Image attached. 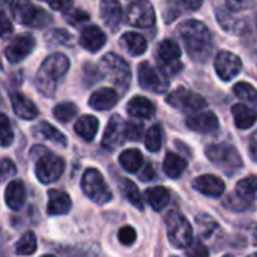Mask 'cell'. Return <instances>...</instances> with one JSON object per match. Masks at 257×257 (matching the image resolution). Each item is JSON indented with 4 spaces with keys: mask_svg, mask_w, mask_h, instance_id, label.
<instances>
[{
    "mask_svg": "<svg viewBox=\"0 0 257 257\" xmlns=\"http://www.w3.org/2000/svg\"><path fill=\"white\" fill-rule=\"evenodd\" d=\"M179 35L191 59L197 62H205L209 57L212 51V36L203 23L197 20L184 21L179 26Z\"/></svg>",
    "mask_w": 257,
    "mask_h": 257,
    "instance_id": "6da1fadb",
    "label": "cell"
},
{
    "mask_svg": "<svg viewBox=\"0 0 257 257\" xmlns=\"http://www.w3.org/2000/svg\"><path fill=\"white\" fill-rule=\"evenodd\" d=\"M68 68H69V60L65 54L54 53V54L48 56L42 62V65L36 74L38 90L45 96H51L56 90L57 81L66 74Z\"/></svg>",
    "mask_w": 257,
    "mask_h": 257,
    "instance_id": "7a4b0ae2",
    "label": "cell"
},
{
    "mask_svg": "<svg viewBox=\"0 0 257 257\" xmlns=\"http://www.w3.org/2000/svg\"><path fill=\"white\" fill-rule=\"evenodd\" d=\"M11 11L15 21L29 27L42 29L51 23V15L42 8L35 6L30 0H12Z\"/></svg>",
    "mask_w": 257,
    "mask_h": 257,
    "instance_id": "3957f363",
    "label": "cell"
},
{
    "mask_svg": "<svg viewBox=\"0 0 257 257\" xmlns=\"http://www.w3.org/2000/svg\"><path fill=\"white\" fill-rule=\"evenodd\" d=\"M33 151L38 152L35 173H36V178L39 179V182H42V184L56 182L65 170L63 158L45 151L44 148H35Z\"/></svg>",
    "mask_w": 257,
    "mask_h": 257,
    "instance_id": "277c9868",
    "label": "cell"
},
{
    "mask_svg": "<svg viewBox=\"0 0 257 257\" xmlns=\"http://www.w3.org/2000/svg\"><path fill=\"white\" fill-rule=\"evenodd\" d=\"M99 69L116 87L126 90L131 83V71L128 63L117 54L108 53L101 59Z\"/></svg>",
    "mask_w": 257,
    "mask_h": 257,
    "instance_id": "5b68a950",
    "label": "cell"
},
{
    "mask_svg": "<svg viewBox=\"0 0 257 257\" xmlns=\"http://www.w3.org/2000/svg\"><path fill=\"white\" fill-rule=\"evenodd\" d=\"M167 236L176 248H187L193 241V227L188 220L178 211H170L166 215Z\"/></svg>",
    "mask_w": 257,
    "mask_h": 257,
    "instance_id": "8992f818",
    "label": "cell"
},
{
    "mask_svg": "<svg viewBox=\"0 0 257 257\" xmlns=\"http://www.w3.org/2000/svg\"><path fill=\"white\" fill-rule=\"evenodd\" d=\"M81 188L83 193L95 203L104 205L108 203L113 197L108 185L105 184L102 175L96 169H87L81 178Z\"/></svg>",
    "mask_w": 257,
    "mask_h": 257,
    "instance_id": "52a82bcc",
    "label": "cell"
},
{
    "mask_svg": "<svg viewBox=\"0 0 257 257\" xmlns=\"http://www.w3.org/2000/svg\"><path fill=\"white\" fill-rule=\"evenodd\" d=\"M206 157L218 167H221L226 172H233L242 167V160L239 152L226 143L220 145H211L206 148Z\"/></svg>",
    "mask_w": 257,
    "mask_h": 257,
    "instance_id": "ba28073f",
    "label": "cell"
},
{
    "mask_svg": "<svg viewBox=\"0 0 257 257\" xmlns=\"http://www.w3.org/2000/svg\"><path fill=\"white\" fill-rule=\"evenodd\" d=\"M167 104H170L178 110L190 111V113L199 111L206 107V101L203 96L185 87H178L176 90H173L167 96Z\"/></svg>",
    "mask_w": 257,
    "mask_h": 257,
    "instance_id": "9c48e42d",
    "label": "cell"
},
{
    "mask_svg": "<svg viewBox=\"0 0 257 257\" xmlns=\"http://www.w3.org/2000/svg\"><path fill=\"white\" fill-rule=\"evenodd\" d=\"M181 48L179 45L172 39H164L158 44L157 48V57L158 62L166 74H176L181 68Z\"/></svg>",
    "mask_w": 257,
    "mask_h": 257,
    "instance_id": "30bf717a",
    "label": "cell"
},
{
    "mask_svg": "<svg viewBox=\"0 0 257 257\" xmlns=\"http://www.w3.org/2000/svg\"><path fill=\"white\" fill-rule=\"evenodd\" d=\"M139 83L143 89L155 92V93H163L169 87V80L157 71L149 62H142L139 65Z\"/></svg>",
    "mask_w": 257,
    "mask_h": 257,
    "instance_id": "8fae6325",
    "label": "cell"
},
{
    "mask_svg": "<svg viewBox=\"0 0 257 257\" xmlns=\"http://www.w3.org/2000/svg\"><path fill=\"white\" fill-rule=\"evenodd\" d=\"M126 20L136 27H151L155 23V11L149 0H136L130 5Z\"/></svg>",
    "mask_w": 257,
    "mask_h": 257,
    "instance_id": "7c38bea8",
    "label": "cell"
},
{
    "mask_svg": "<svg viewBox=\"0 0 257 257\" xmlns=\"http://www.w3.org/2000/svg\"><path fill=\"white\" fill-rule=\"evenodd\" d=\"M36 41L30 33H21L15 36L5 50V56L11 63H18L24 60L35 48Z\"/></svg>",
    "mask_w": 257,
    "mask_h": 257,
    "instance_id": "4fadbf2b",
    "label": "cell"
},
{
    "mask_svg": "<svg viewBox=\"0 0 257 257\" xmlns=\"http://www.w3.org/2000/svg\"><path fill=\"white\" fill-rule=\"evenodd\" d=\"M214 66H215V71L221 80L230 81L232 78H235L241 72L242 62L236 54H233L230 51H220L215 57Z\"/></svg>",
    "mask_w": 257,
    "mask_h": 257,
    "instance_id": "5bb4252c",
    "label": "cell"
},
{
    "mask_svg": "<svg viewBox=\"0 0 257 257\" xmlns=\"http://www.w3.org/2000/svg\"><path fill=\"white\" fill-rule=\"evenodd\" d=\"M125 140V122L119 114H113L108 120V125L105 128L104 137H102V148L105 149H114Z\"/></svg>",
    "mask_w": 257,
    "mask_h": 257,
    "instance_id": "9a60e30c",
    "label": "cell"
},
{
    "mask_svg": "<svg viewBox=\"0 0 257 257\" xmlns=\"http://www.w3.org/2000/svg\"><path fill=\"white\" fill-rule=\"evenodd\" d=\"M193 187L202 194L209 197H221L226 190L223 179L215 175H202L196 178L193 181Z\"/></svg>",
    "mask_w": 257,
    "mask_h": 257,
    "instance_id": "2e32d148",
    "label": "cell"
},
{
    "mask_svg": "<svg viewBox=\"0 0 257 257\" xmlns=\"http://www.w3.org/2000/svg\"><path fill=\"white\" fill-rule=\"evenodd\" d=\"M187 126L196 133L208 134V133L217 131L220 123H218V117L212 111H205V113H197V114L188 116Z\"/></svg>",
    "mask_w": 257,
    "mask_h": 257,
    "instance_id": "e0dca14e",
    "label": "cell"
},
{
    "mask_svg": "<svg viewBox=\"0 0 257 257\" xmlns=\"http://www.w3.org/2000/svg\"><path fill=\"white\" fill-rule=\"evenodd\" d=\"M99 14L107 27H110L113 32L117 30L122 21V6L119 0H101Z\"/></svg>",
    "mask_w": 257,
    "mask_h": 257,
    "instance_id": "ac0fdd59",
    "label": "cell"
},
{
    "mask_svg": "<svg viewBox=\"0 0 257 257\" xmlns=\"http://www.w3.org/2000/svg\"><path fill=\"white\" fill-rule=\"evenodd\" d=\"M202 3L203 0H167L164 9V20L167 23H172L185 12L197 11Z\"/></svg>",
    "mask_w": 257,
    "mask_h": 257,
    "instance_id": "d6986e66",
    "label": "cell"
},
{
    "mask_svg": "<svg viewBox=\"0 0 257 257\" xmlns=\"http://www.w3.org/2000/svg\"><path fill=\"white\" fill-rule=\"evenodd\" d=\"M107 42L105 33L98 26H87L80 36V44L83 48H86L90 53L99 51Z\"/></svg>",
    "mask_w": 257,
    "mask_h": 257,
    "instance_id": "ffe728a7",
    "label": "cell"
},
{
    "mask_svg": "<svg viewBox=\"0 0 257 257\" xmlns=\"http://www.w3.org/2000/svg\"><path fill=\"white\" fill-rule=\"evenodd\" d=\"M71 208H72V202L68 193L62 190L48 191V205H47L48 215H65L71 211Z\"/></svg>",
    "mask_w": 257,
    "mask_h": 257,
    "instance_id": "44dd1931",
    "label": "cell"
},
{
    "mask_svg": "<svg viewBox=\"0 0 257 257\" xmlns=\"http://www.w3.org/2000/svg\"><path fill=\"white\" fill-rule=\"evenodd\" d=\"M119 101V95L114 89L111 87H101L96 92L92 93L89 99V105L95 110H110L113 108Z\"/></svg>",
    "mask_w": 257,
    "mask_h": 257,
    "instance_id": "7402d4cb",
    "label": "cell"
},
{
    "mask_svg": "<svg viewBox=\"0 0 257 257\" xmlns=\"http://www.w3.org/2000/svg\"><path fill=\"white\" fill-rule=\"evenodd\" d=\"M5 200L6 205L12 209V211H20L24 203H26V187L23 184V181L15 179L11 181L6 187L5 191Z\"/></svg>",
    "mask_w": 257,
    "mask_h": 257,
    "instance_id": "603a6c76",
    "label": "cell"
},
{
    "mask_svg": "<svg viewBox=\"0 0 257 257\" xmlns=\"http://www.w3.org/2000/svg\"><path fill=\"white\" fill-rule=\"evenodd\" d=\"M11 102H12V108L15 111L17 116L32 120L38 116V107L33 104L32 99H29L27 96L21 95V93H12L11 96Z\"/></svg>",
    "mask_w": 257,
    "mask_h": 257,
    "instance_id": "cb8c5ba5",
    "label": "cell"
},
{
    "mask_svg": "<svg viewBox=\"0 0 257 257\" xmlns=\"http://www.w3.org/2000/svg\"><path fill=\"white\" fill-rule=\"evenodd\" d=\"M217 20L220 23V26L232 33H241L245 27V23L242 18H239L236 15V12L226 9V8H218L217 9Z\"/></svg>",
    "mask_w": 257,
    "mask_h": 257,
    "instance_id": "d4e9b609",
    "label": "cell"
},
{
    "mask_svg": "<svg viewBox=\"0 0 257 257\" xmlns=\"http://www.w3.org/2000/svg\"><path fill=\"white\" fill-rule=\"evenodd\" d=\"M232 114H233V119H235V125L239 130L251 128L257 120L256 110L245 105V104H235L232 107Z\"/></svg>",
    "mask_w": 257,
    "mask_h": 257,
    "instance_id": "484cf974",
    "label": "cell"
},
{
    "mask_svg": "<svg viewBox=\"0 0 257 257\" xmlns=\"http://www.w3.org/2000/svg\"><path fill=\"white\" fill-rule=\"evenodd\" d=\"M126 111L134 116V117H142V119H149L155 114V105L151 99L145 96H134L128 105Z\"/></svg>",
    "mask_w": 257,
    "mask_h": 257,
    "instance_id": "4316f807",
    "label": "cell"
},
{
    "mask_svg": "<svg viewBox=\"0 0 257 257\" xmlns=\"http://www.w3.org/2000/svg\"><path fill=\"white\" fill-rule=\"evenodd\" d=\"M120 44L131 56H142L148 48V42H146L145 36H142L140 33H136V32L123 33L120 38Z\"/></svg>",
    "mask_w": 257,
    "mask_h": 257,
    "instance_id": "83f0119b",
    "label": "cell"
},
{
    "mask_svg": "<svg viewBox=\"0 0 257 257\" xmlns=\"http://www.w3.org/2000/svg\"><path fill=\"white\" fill-rule=\"evenodd\" d=\"M98 126H99L98 119L93 117V116H90V114H86V116H81L75 122L74 130H75V133L81 139H84L86 142H92L95 139L96 133H98Z\"/></svg>",
    "mask_w": 257,
    "mask_h": 257,
    "instance_id": "f1b7e54d",
    "label": "cell"
},
{
    "mask_svg": "<svg viewBox=\"0 0 257 257\" xmlns=\"http://www.w3.org/2000/svg\"><path fill=\"white\" fill-rule=\"evenodd\" d=\"M146 200L155 211H163L170 202V193L164 187H152L146 190Z\"/></svg>",
    "mask_w": 257,
    "mask_h": 257,
    "instance_id": "f546056e",
    "label": "cell"
},
{
    "mask_svg": "<svg viewBox=\"0 0 257 257\" xmlns=\"http://www.w3.org/2000/svg\"><path fill=\"white\" fill-rule=\"evenodd\" d=\"M163 167H164V173H166L169 178L176 179V178H179V176L185 172V169H187V161H185L182 157H179L178 154L169 152V154L166 155V158H164Z\"/></svg>",
    "mask_w": 257,
    "mask_h": 257,
    "instance_id": "4dcf8cb0",
    "label": "cell"
},
{
    "mask_svg": "<svg viewBox=\"0 0 257 257\" xmlns=\"http://www.w3.org/2000/svg\"><path fill=\"white\" fill-rule=\"evenodd\" d=\"M119 163L120 166L130 172V173H136L142 169L143 166V155L139 149H126L120 154L119 157Z\"/></svg>",
    "mask_w": 257,
    "mask_h": 257,
    "instance_id": "1f68e13d",
    "label": "cell"
},
{
    "mask_svg": "<svg viewBox=\"0 0 257 257\" xmlns=\"http://www.w3.org/2000/svg\"><path fill=\"white\" fill-rule=\"evenodd\" d=\"M35 133H36L38 136H41L42 139H45V140H48V142H53V143H56V145H60V146H66V143H68L66 137H65L56 126L50 125L48 122H41V123L36 126Z\"/></svg>",
    "mask_w": 257,
    "mask_h": 257,
    "instance_id": "d6a6232c",
    "label": "cell"
},
{
    "mask_svg": "<svg viewBox=\"0 0 257 257\" xmlns=\"http://www.w3.org/2000/svg\"><path fill=\"white\" fill-rule=\"evenodd\" d=\"M120 190H122V194L125 196V199L133 205L136 206L137 209H143V199H142V194L137 188V185L130 181V179H122L120 182Z\"/></svg>",
    "mask_w": 257,
    "mask_h": 257,
    "instance_id": "836d02e7",
    "label": "cell"
},
{
    "mask_svg": "<svg viewBox=\"0 0 257 257\" xmlns=\"http://www.w3.org/2000/svg\"><path fill=\"white\" fill-rule=\"evenodd\" d=\"M38 241L33 232H26L15 244V253L20 256H30L36 251Z\"/></svg>",
    "mask_w": 257,
    "mask_h": 257,
    "instance_id": "e575fe53",
    "label": "cell"
},
{
    "mask_svg": "<svg viewBox=\"0 0 257 257\" xmlns=\"http://www.w3.org/2000/svg\"><path fill=\"white\" fill-rule=\"evenodd\" d=\"M236 193L247 200H257V176H247L236 185Z\"/></svg>",
    "mask_w": 257,
    "mask_h": 257,
    "instance_id": "d590c367",
    "label": "cell"
},
{
    "mask_svg": "<svg viewBox=\"0 0 257 257\" xmlns=\"http://www.w3.org/2000/svg\"><path fill=\"white\" fill-rule=\"evenodd\" d=\"M145 145L148 151L151 152H158L161 145H163V131L160 125H154L148 130L146 137H145Z\"/></svg>",
    "mask_w": 257,
    "mask_h": 257,
    "instance_id": "8d00e7d4",
    "label": "cell"
},
{
    "mask_svg": "<svg viewBox=\"0 0 257 257\" xmlns=\"http://www.w3.org/2000/svg\"><path fill=\"white\" fill-rule=\"evenodd\" d=\"M53 114H54V117L57 120H60L63 123H68L77 114V107L72 102H62V104H57L54 107Z\"/></svg>",
    "mask_w": 257,
    "mask_h": 257,
    "instance_id": "74e56055",
    "label": "cell"
},
{
    "mask_svg": "<svg viewBox=\"0 0 257 257\" xmlns=\"http://www.w3.org/2000/svg\"><path fill=\"white\" fill-rule=\"evenodd\" d=\"M233 93L239 98V99H244V101H248V102H256L257 101V90L248 83H244V81H239L233 86Z\"/></svg>",
    "mask_w": 257,
    "mask_h": 257,
    "instance_id": "f35d334b",
    "label": "cell"
},
{
    "mask_svg": "<svg viewBox=\"0 0 257 257\" xmlns=\"http://www.w3.org/2000/svg\"><path fill=\"white\" fill-rule=\"evenodd\" d=\"M14 142V131L6 114L0 113V146L6 148Z\"/></svg>",
    "mask_w": 257,
    "mask_h": 257,
    "instance_id": "ab89813d",
    "label": "cell"
},
{
    "mask_svg": "<svg viewBox=\"0 0 257 257\" xmlns=\"http://www.w3.org/2000/svg\"><path fill=\"white\" fill-rule=\"evenodd\" d=\"M224 206L232 209V211H245V209L251 208V202L247 200L245 197L239 196L238 193H235V194H230L224 200Z\"/></svg>",
    "mask_w": 257,
    "mask_h": 257,
    "instance_id": "60d3db41",
    "label": "cell"
},
{
    "mask_svg": "<svg viewBox=\"0 0 257 257\" xmlns=\"http://www.w3.org/2000/svg\"><path fill=\"white\" fill-rule=\"evenodd\" d=\"M197 227L200 229V233H202L205 238H209V236L212 235V230L217 229L218 226H217V223H215L211 217H208V215H200V217H197Z\"/></svg>",
    "mask_w": 257,
    "mask_h": 257,
    "instance_id": "b9f144b4",
    "label": "cell"
},
{
    "mask_svg": "<svg viewBox=\"0 0 257 257\" xmlns=\"http://www.w3.org/2000/svg\"><path fill=\"white\" fill-rule=\"evenodd\" d=\"M187 256L188 257H209V250L205 247V244L199 239H193L191 244L187 247Z\"/></svg>",
    "mask_w": 257,
    "mask_h": 257,
    "instance_id": "7bdbcfd3",
    "label": "cell"
},
{
    "mask_svg": "<svg viewBox=\"0 0 257 257\" xmlns=\"http://www.w3.org/2000/svg\"><path fill=\"white\" fill-rule=\"evenodd\" d=\"M143 136V126L137 122H128L125 123V139L137 142Z\"/></svg>",
    "mask_w": 257,
    "mask_h": 257,
    "instance_id": "ee69618b",
    "label": "cell"
},
{
    "mask_svg": "<svg viewBox=\"0 0 257 257\" xmlns=\"http://www.w3.org/2000/svg\"><path fill=\"white\" fill-rule=\"evenodd\" d=\"M65 18H66L68 23H71L74 26H80L81 23L89 20V15L81 9H72V11L69 9V11L65 12Z\"/></svg>",
    "mask_w": 257,
    "mask_h": 257,
    "instance_id": "f6af8a7d",
    "label": "cell"
},
{
    "mask_svg": "<svg viewBox=\"0 0 257 257\" xmlns=\"http://www.w3.org/2000/svg\"><path fill=\"white\" fill-rule=\"evenodd\" d=\"M15 173H17V167L11 160L5 158L0 161V181H6V179L12 178Z\"/></svg>",
    "mask_w": 257,
    "mask_h": 257,
    "instance_id": "bcb514c9",
    "label": "cell"
},
{
    "mask_svg": "<svg viewBox=\"0 0 257 257\" xmlns=\"http://www.w3.org/2000/svg\"><path fill=\"white\" fill-rule=\"evenodd\" d=\"M136 238H137V233L136 230L131 227V226H125L119 230V241L123 244V245H131L136 242Z\"/></svg>",
    "mask_w": 257,
    "mask_h": 257,
    "instance_id": "7dc6e473",
    "label": "cell"
},
{
    "mask_svg": "<svg viewBox=\"0 0 257 257\" xmlns=\"http://www.w3.org/2000/svg\"><path fill=\"white\" fill-rule=\"evenodd\" d=\"M71 39V35L66 32V30H60V29H56L53 32H50L47 35V41L50 42H56V44H65Z\"/></svg>",
    "mask_w": 257,
    "mask_h": 257,
    "instance_id": "c3c4849f",
    "label": "cell"
},
{
    "mask_svg": "<svg viewBox=\"0 0 257 257\" xmlns=\"http://www.w3.org/2000/svg\"><path fill=\"white\" fill-rule=\"evenodd\" d=\"M227 8L233 12H241L253 6V0H226Z\"/></svg>",
    "mask_w": 257,
    "mask_h": 257,
    "instance_id": "681fc988",
    "label": "cell"
},
{
    "mask_svg": "<svg viewBox=\"0 0 257 257\" xmlns=\"http://www.w3.org/2000/svg\"><path fill=\"white\" fill-rule=\"evenodd\" d=\"M12 23L9 21V18L0 11V36H8L9 33H12Z\"/></svg>",
    "mask_w": 257,
    "mask_h": 257,
    "instance_id": "f907efd6",
    "label": "cell"
},
{
    "mask_svg": "<svg viewBox=\"0 0 257 257\" xmlns=\"http://www.w3.org/2000/svg\"><path fill=\"white\" fill-rule=\"evenodd\" d=\"M48 2V5L53 8V9H56V11H69L71 8H72V3H74V0H47Z\"/></svg>",
    "mask_w": 257,
    "mask_h": 257,
    "instance_id": "816d5d0a",
    "label": "cell"
},
{
    "mask_svg": "<svg viewBox=\"0 0 257 257\" xmlns=\"http://www.w3.org/2000/svg\"><path fill=\"white\" fill-rule=\"evenodd\" d=\"M139 176H140V179H142L143 182H149V181H152V179L155 178V172H154V169H152L151 164H146L145 169L140 172Z\"/></svg>",
    "mask_w": 257,
    "mask_h": 257,
    "instance_id": "f5cc1de1",
    "label": "cell"
},
{
    "mask_svg": "<svg viewBox=\"0 0 257 257\" xmlns=\"http://www.w3.org/2000/svg\"><path fill=\"white\" fill-rule=\"evenodd\" d=\"M250 155L254 161H257V131L250 139Z\"/></svg>",
    "mask_w": 257,
    "mask_h": 257,
    "instance_id": "db71d44e",
    "label": "cell"
},
{
    "mask_svg": "<svg viewBox=\"0 0 257 257\" xmlns=\"http://www.w3.org/2000/svg\"><path fill=\"white\" fill-rule=\"evenodd\" d=\"M247 257H257V253H253V254H250V256Z\"/></svg>",
    "mask_w": 257,
    "mask_h": 257,
    "instance_id": "11a10c76",
    "label": "cell"
},
{
    "mask_svg": "<svg viewBox=\"0 0 257 257\" xmlns=\"http://www.w3.org/2000/svg\"><path fill=\"white\" fill-rule=\"evenodd\" d=\"M42 257H56V256H53V254H47V256H42Z\"/></svg>",
    "mask_w": 257,
    "mask_h": 257,
    "instance_id": "9f6ffc18",
    "label": "cell"
},
{
    "mask_svg": "<svg viewBox=\"0 0 257 257\" xmlns=\"http://www.w3.org/2000/svg\"><path fill=\"white\" fill-rule=\"evenodd\" d=\"M224 257H232V256H224Z\"/></svg>",
    "mask_w": 257,
    "mask_h": 257,
    "instance_id": "6f0895ef",
    "label": "cell"
}]
</instances>
